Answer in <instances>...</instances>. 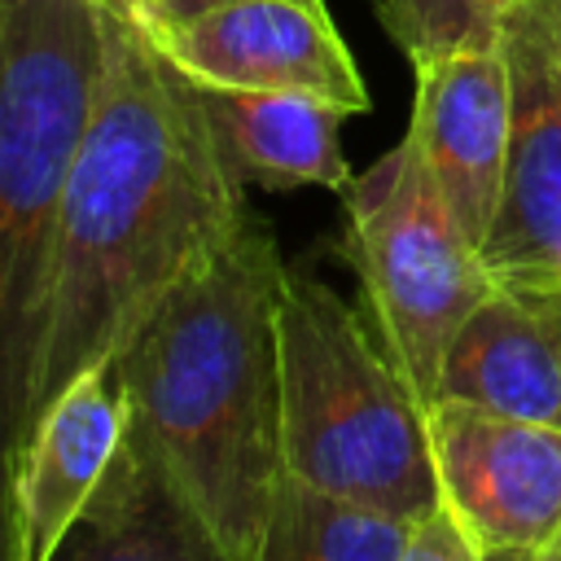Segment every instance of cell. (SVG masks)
Returning <instances> with one entry per match:
<instances>
[{"label":"cell","instance_id":"cell-1","mask_svg":"<svg viewBox=\"0 0 561 561\" xmlns=\"http://www.w3.org/2000/svg\"><path fill=\"white\" fill-rule=\"evenodd\" d=\"M250 215L202 92L145 35L110 13L96 110L75 158L48 289L35 416L110 364L153 302Z\"/></svg>","mask_w":561,"mask_h":561},{"label":"cell","instance_id":"cell-2","mask_svg":"<svg viewBox=\"0 0 561 561\" xmlns=\"http://www.w3.org/2000/svg\"><path fill=\"white\" fill-rule=\"evenodd\" d=\"M280 250L250 210L110 359L127 425L158 451L232 561H259L280 460Z\"/></svg>","mask_w":561,"mask_h":561},{"label":"cell","instance_id":"cell-3","mask_svg":"<svg viewBox=\"0 0 561 561\" xmlns=\"http://www.w3.org/2000/svg\"><path fill=\"white\" fill-rule=\"evenodd\" d=\"M105 0H0V469L35 425L57 219L105 53Z\"/></svg>","mask_w":561,"mask_h":561},{"label":"cell","instance_id":"cell-4","mask_svg":"<svg viewBox=\"0 0 561 561\" xmlns=\"http://www.w3.org/2000/svg\"><path fill=\"white\" fill-rule=\"evenodd\" d=\"M276 351L289 478L403 522H421L443 504L430 408L381 346L368 311L351 307L329 280L285 267Z\"/></svg>","mask_w":561,"mask_h":561},{"label":"cell","instance_id":"cell-5","mask_svg":"<svg viewBox=\"0 0 561 561\" xmlns=\"http://www.w3.org/2000/svg\"><path fill=\"white\" fill-rule=\"evenodd\" d=\"M342 197V254L359 276L364 311L408 386L430 408L456 329L495 280L408 131L355 175Z\"/></svg>","mask_w":561,"mask_h":561},{"label":"cell","instance_id":"cell-6","mask_svg":"<svg viewBox=\"0 0 561 561\" xmlns=\"http://www.w3.org/2000/svg\"><path fill=\"white\" fill-rule=\"evenodd\" d=\"M513 75V131L504 188L482 241L495 285L561 294V13L557 0H522L504 22Z\"/></svg>","mask_w":561,"mask_h":561},{"label":"cell","instance_id":"cell-7","mask_svg":"<svg viewBox=\"0 0 561 561\" xmlns=\"http://www.w3.org/2000/svg\"><path fill=\"white\" fill-rule=\"evenodd\" d=\"M153 48L197 88L307 92L368 110V83L337 35L324 0H232L175 22H140Z\"/></svg>","mask_w":561,"mask_h":561},{"label":"cell","instance_id":"cell-8","mask_svg":"<svg viewBox=\"0 0 561 561\" xmlns=\"http://www.w3.org/2000/svg\"><path fill=\"white\" fill-rule=\"evenodd\" d=\"M438 500L482 552H548L561 539V425L500 416L473 403H430Z\"/></svg>","mask_w":561,"mask_h":561},{"label":"cell","instance_id":"cell-9","mask_svg":"<svg viewBox=\"0 0 561 561\" xmlns=\"http://www.w3.org/2000/svg\"><path fill=\"white\" fill-rule=\"evenodd\" d=\"M127 438V399L114 364L70 381L35 416L4 469V561H48L88 508Z\"/></svg>","mask_w":561,"mask_h":561},{"label":"cell","instance_id":"cell-10","mask_svg":"<svg viewBox=\"0 0 561 561\" xmlns=\"http://www.w3.org/2000/svg\"><path fill=\"white\" fill-rule=\"evenodd\" d=\"M412 70L416 96L408 136L416 140L465 237L482 250L500 206L513 131V75L504 44L447 53Z\"/></svg>","mask_w":561,"mask_h":561},{"label":"cell","instance_id":"cell-11","mask_svg":"<svg viewBox=\"0 0 561 561\" xmlns=\"http://www.w3.org/2000/svg\"><path fill=\"white\" fill-rule=\"evenodd\" d=\"M438 399L561 425V294L491 285L443 355Z\"/></svg>","mask_w":561,"mask_h":561},{"label":"cell","instance_id":"cell-12","mask_svg":"<svg viewBox=\"0 0 561 561\" xmlns=\"http://www.w3.org/2000/svg\"><path fill=\"white\" fill-rule=\"evenodd\" d=\"M48 561H232L158 451L127 425L88 508Z\"/></svg>","mask_w":561,"mask_h":561},{"label":"cell","instance_id":"cell-13","mask_svg":"<svg viewBox=\"0 0 561 561\" xmlns=\"http://www.w3.org/2000/svg\"><path fill=\"white\" fill-rule=\"evenodd\" d=\"M210 131L241 175L259 188H333L342 193L355 175L342 153L346 110L307 92H219L197 88Z\"/></svg>","mask_w":561,"mask_h":561},{"label":"cell","instance_id":"cell-14","mask_svg":"<svg viewBox=\"0 0 561 561\" xmlns=\"http://www.w3.org/2000/svg\"><path fill=\"white\" fill-rule=\"evenodd\" d=\"M408 535L412 522L285 473L267 508L259 561H399Z\"/></svg>","mask_w":561,"mask_h":561},{"label":"cell","instance_id":"cell-15","mask_svg":"<svg viewBox=\"0 0 561 561\" xmlns=\"http://www.w3.org/2000/svg\"><path fill=\"white\" fill-rule=\"evenodd\" d=\"M394 48L421 66L465 48L504 44V22L522 0H368Z\"/></svg>","mask_w":561,"mask_h":561},{"label":"cell","instance_id":"cell-16","mask_svg":"<svg viewBox=\"0 0 561 561\" xmlns=\"http://www.w3.org/2000/svg\"><path fill=\"white\" fill-rule=\"evenodd\" d=\"M399 561H482V548L460 526V517L447 504H438L434 513L412 522V535H408Z\"/></svg>","mask_w":561,"mask_h":561},{"label":"cell","instance_id":"cell-17","mask_svg":"<svg viewBox=\"0 0 561 561\" xmlns=\"http://www.w3.org/2000/svg\"><path fill=\"white\" fill-rule=\"evenodd\" d=\"M219 4H232V0H158L145 22H175V18H193V13L219 9ZM311 4H320V0H311Z\"/></svg>","mask_w":561,"mask_h":561},{"label":"cell","instance_id":"cell-18","mask_svg":"<svg viewBox=\"0 0 561 561\" xmlns=\"http://www.w3.org/2000/svg\"><path fill=\"white\" fill-rule=\"evenodd\" d=\"M482 561H543V552H530V548H491V552H482Z\"/></svg>","mask_w":561,"mask_h":561},{"label":"cell","instance_id":"cell-19","mask_svg":"<svg viewBox=\"0 0 561 561\" xmlns=\"http://www.w3.org/2000/svg\"><path fill=\"white\" fill-rule=\"evenodd\" d=\"M114 13H127V18H145V0H105Z\"/></svg>","mask_w":561,"mask_h":561},{"label":"cell","instance_id":"cell-20","mask_svg":"<svg viewBox=\"0 0 561 561\" xmlns=\"http://www.w3.org/2000/svg\"><path fill=\"white\" fill-rule=\"evenodd\" d=\"M0 561H4V469H0Z\"/></svg>","mask_w":561,"mask_h":561},{"label":"cell","instance_id":"cell-21","mask_svg":"<svg viewBox=\"0 0 561 561\" xmlns=\"http://www.w3.org/2000/svg\"><path fill=\"white\" fill-rule=\"evenodd\" d=\"M543 561H561V539H557V543H552V548L543 552Z\"/></svg>","mask_w":561,"mask_h":561},{"label":"cell","instance_id":"cell-22","mask_svg":"<svg viewBox=\"0 0 561 561\" xmlns=\"http://www.w3.org/2000/svg\"><path fill=\"white\" fill-rule=\"evenodd\" d=\"M153 4H158V0H145V18H149V13H153ZM145 18H140V22H145Z\"/></svg>","mask_w":561,"mask_h":561},{"label":"cell","instance_id":"cell-23","mask_svg":"<svg viewBox=\"0 0 561 561\" xmlns=\"http://www.w3.org/2000/svg\"><path fill=\"white\" fill-rule=\"evenodd\" d=\"M557 13H561V0H557Z\"/></svg>","mask_w":561,"mask_h":561}]
</instances>
